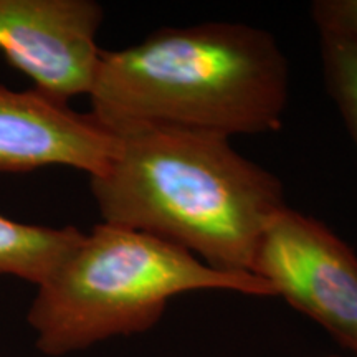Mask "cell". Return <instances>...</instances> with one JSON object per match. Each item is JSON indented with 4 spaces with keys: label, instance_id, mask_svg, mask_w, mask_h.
Masks as SVG:
<instances>
[{
    "label": "cell",
    "instance_id": "cell-1",
    "mask_svg": "<svg viewBox=\"0 0 357 357\" xmlns=\"http://www.w3.org/2000/svg\"><path fill=\"white\" fill-rule=\"evenodd\" d=\"M116 136L108 169L91 177L102 222L176 245L215 270L252 273L263 231L287 207L280 178L220 134L141 126Z\"/></svg>",
    "mask_w": 357,
    "mask_h": 357
},
{
    "label": "cell",
    "instance_id": "cell-2",
    "mask_svg": "<svg viewBox=\"0 0 357 357\" xmlns=\"http://www.w3.org/2000/svg\"><path fill=\"white\" fill-rule=\"evenodd\" d=\"M288 93V61L273 35L207 22L101 50L88 96L91 114L114 134L169 126L230 137L280 131Z\"/></svg>",
    "mask_w": 357,
    "mask_h": 357
},
{
    "label": "cell",
    "instance_id": "cell-3",
    "mask_svg": "<svg viewBox=\"0 0 357 357\" xmlns=\"http://www.w3.org/2000/svg\"><path fill=\"white\" fill-rule=\"evenodd\" d=\"M200 289L275 298L257 275L215 270L176 245L101 222L40 284L26 321L37 349L61 357L149 331L169 301Z\"/></svg>",
    "mask_w": 357,
    "mask_h": 357
},
{
    "label": "cell",
    "instance_id": "cell-4",
    "mask_svg": "<svg viewBox=\"0 0 357 357\" xmlns=\"http://www.w3.org/2000/svg\"><path fill=\"white\" fill-rule=\"evenodd\" d=\"M252 273L357 357V255L323 222L281 208L263 231Z\"/></svg>",
    "mask_w": 357,
    "mask_h": 357
},
{
    "label": "cell",
    "instance_id": "cell-5",
    "mask_svg": "<svg viewBox=\"0 0 357 357\" xmlns=\"http://www.w3.org/2000/svg\"><path fill=\"white\" fill-rule=\"evenodd\" d=\"M101 22L93 0H0V52L43 96L68 105L95 84Z\"/></svg>",
    "mask_w": 357,
    "mask_h": 357
},
{
    "label": "cell",
    "instance_id": "cell-6",
    "mask_svg": "<svg viewBox=\"0 0 357 357\" xmlns=\"http://www.w3.org/2000/svg\"><path fill=\"white\" fill-rule=\"evenodd\" d=\"M118 136L89 114L52 101L37 89L12 91L0 84V172L65 166L101 176Z\"/></svg>",
    "mask_w": 357,
    "mask_h": 357
},
{
    "label": "cell",
    "instance_id": "cell-7",
    "mask_svg": "<svg viewBox=\"0 0 357 357\" xmlns=\"http://www.w3.org/2000/svg\"><path fill=\"white\" fill-rule=\"evenodd\" d=\"M83 236L75 227L29 225L0 213V275L17 276L40 287Z\"/></svg>",
    "mask_w": 357,
    "mask_h": 357
},
{
    "label": "cell",
    "instance_id": "cell-8",
    "mask_svg": "<svg viewBox=\"0 0 357 357\" xmlns=\"http://www.w3.org/2000/svg\"><path fill=\"white\" fill-rule=\"evenodd\" d=\"M319 45L326 89L357 149V47L333 35H319Z\"/></svg>",
    "mask_w": 357,
    "mask_h": 357
},
{
    "label": "cell",
    "instance_id": "cell-9",
    "mask_svg": "<svg viewBox=\"0 0 357 357\" xmlns=\"http://www.w3.org/2000/svg\"><path fill=\"white\" fill-rule=\"evenodd\" d=\"M311 17L319 35L344 38L357 47V0H316Z\"/></svg>",
    "mask_w": 357,
    "mask_h": 357
},
{
    "label": "cell",
    "instance_id": "cell-10",
    "mask_svg": "<svg viewBox=\"0 0 357 357\" xmlns=\"http://www.w3.org/2000/svg\"><path fill=\"white\" fill-rule=\"evenodd\" d=\"M331 357H339V356H331Z\"/></svg>",
    "mask_w": 357,
    "mask_h": 357
}]
</instances>
